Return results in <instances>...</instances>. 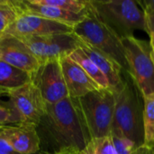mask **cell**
Returning <instances> with one entry per match:
<instances>
[{
  "label": "cell",
  "mask_w": 154,
  "mask_h": 154,
  "mask_svg": "<svg viewBox=\"0 0 154 154\" xmlns=\"http://www.w3.org/2000/svg\"><path fill=\"white\" fill-rule=\"evenodd\" d=\"M23 120L13 104L8 101H0V125L6 126L8 125H20Z\"/></svg>",
  "instance_id": "44dd1931"
},
{
  "label": "cell",
  "mask_w": 154,
  "mask_h": 154,
  "mask_svg": "<svg viewBox=\"0 0 154 154\" xmlns=\"http://www.w3.org/2000/svg\"><path fill=\"white\" fill-rule=\"evenodd\" d=\"M137 4H139L142 6V10H147L154 12V0H143V1H137Z\"/></svg>",
  "instance_id": "484cf974"
},
{
  "label": "cell",
  "mask_w": 154,
  "mask_h": 154,
  "mask_svg": "<svg viewBox=\"0 0 154 154\" xmlns=\"http://www.w3.org/2000/svg\"><path fill=\"white\" fill-rule=\"evenodd\" d=\"M32 75L0 60V88L11 90L32 81Z\"/></svg>",
  "instance_id": "2e32d148"
},
{
  "label": "cell",
  "mask_w": 154,
  "mask_h": 154,
  "mask_svg": "<svg viewBox=\"0 0 154 154\" xmlns=\"http://www.w3.org/2000/svg\"><path fill=\"white\" fill-rule=\"evenodd\" d=\"M128 64V73L143 97L154 94V63L150 43L134 36L121 39Z\"/></svg>",
  "instance_id": "8992f818"
},
{
  "label": "cell",
  "mask_w": 154,
  "mask_h": 154,
  "mask_svg": "<svg viewBox=\"0 0 154 154\" xmlns=\"http://www.w3.org/2000/svg\"><path fill=\"white\" fill-rule=\"evenodd\" d=\"M0 60L33 75L40 61L19 38L3 33L0 35Z\"/></svg>",
  "instance_id": "8fae6325"
},
{
  "label": "cell",
  "mask_w": 154,
  "mask_h": 154,
  "mask_svg": "<svg viewBox=\"0 0 154 154\" xmlns=\"http://www.w3.org/2000/svg\"><path fill=\"white\" fill-rule=\"evenodd\" d=\"M151 56H152V61L154 63V51L152 50V52H151Z\"/></svg>",
  "instance_id": "f546056e"
},
{
  "label": "cell",
  "mask_w": 154,
  "mask_h": 154,
  "mask_svg": "<svg viewBox=\"0 0 154 154\" xmlns=\"http://www.w3.org/2000/svg\"><path fill=\"white\" fill-rule=\"evenodd\" d=\"M125 86L116 94L111 134L132 141L136 148L143 144V98L131 75L125 71Z\"/></svg>",
  "instance_id": "7a4b0ae2"
},
{
  "label": "cell",
  "mask_w": 154,
  "mask_h": 154,
  "mask_svg": "<svg viewBox=\"0 0 154 154\" xmlns=\"http://www.w3.org/2000/svg\"><path fill=\"white\" fill-rule=\"evenodd\" d=\"M69 57L76 63H78L101 88L110 89V85L106 76L97 68V66L85 54V52L81 50L80 47L76 49Z\"/></svg>",
  "instance_id": "e0dca14e"
},
{
  "label": "cell",
  "mask_w": 154,
  "mask_h": 154,
  "mask_svg": "<svg viewBox=\"0 0 154 154\" xmlns=\"http://www.w3.org/2000/svg\"><path fill=\"white\" fill-rule=\"evenodd\" d=\"M111 135L114 140L116 154H133L134 151L136 149L135 144L129 139L121 135Z\"/></svg>",
  "instance_id": "603a6c76"
},
{
  "label": "cell",
  "mask_w": 154,
  "mask_h": 154,
  "mask_svg": "<svg viewBox=\"0 0 154 154\" xmlns=\"http://www.w3.org/2000/svg\"><path fill=\"white\" fill-rule=\"evenodd\" d=\"M37 154H51V152H38Z\"/></svg>",
  "instance_id": "4dcf8cb0"
},
{
  "label": "cell",
  "mask_w": 154,
  "mask_h": 154,
  "mask_svg": "<svg viewBox=\"0 0 154 154\" xmlns=\"http://www.w3.org/2000/svg\"><path fill=\"white\" fill-rule=\"evenodd\" d=\"M60 66L69 97L79 98L90 92L102 89L85 70L69 56L60 60Z\"/></svg>",
  "instance_id": "7c38bea8"
},
{
  "label": "cell",
  "mask_w": 154,
  "mask_h": 154,
  "mask_svg": "<svg viewBox=\"0 0 154 154\" xmlns=\"http://www.w3.org/2000/svg\"><path fill=\"white\" fill-rule=\"evenodd\" d=\"M3 95H5V91L2 88H0V97L3 96Z\"/></svg>",
  "instance_id": "f1b7e54d"
},
{
  "label": "cell",
  "mask_w": 154,
  "mask_h": 154,
  "mask_svg": "<svg viewBox=\"0 0 154 154\" xmlns=\"http://www.w3.org/2000/svg\"><path fill=\"white\" fill-rule=\"evenodd\" d=\"M3 127H5V126H4V125H0V128H3Z\"/></svg>",
  "instance_id": "1f68e13d"
},
{
  "label": "cell",
  "mask_w": 154,
  "mask_h": 154,
  "mask_svg": "<svg viewBox=\"0 0 154 154\" xmlns=\"http://www.w3.org/2000/svg\"><path fill=\"white\" fill-rule=\"evenodd\" d=\"M133 154H154V148H149L144 145H142L136 148Z\"/></svg>",
  "instance_id": "4316f807"
},
{
  "label": "cell",
  "mask_w": 154,
  "mask_h": 154,
  "mask_svg": "<svg viewBox=\"0 0 154 154\" xmlns=\"http://www.w3.org/2000/svg\"><path fill=\"white\" fill-rule=\"evenodd\" d=\"M5 96L20 115L22 125L38 127L46 114L47 104L32 81L18 88L6 90Z\"/></svg>",
  "instance_id": "ba28073f"
},
{
  "label": "cell",
  "mask_w": 154,
  "mask_h": 154,
  "mask_svg": "<svg viewBox=\"0 0 154 154\" xmlns=\"http://www.w3.org/2000/svg\"><path fill=\"white\" fill-rule=\"evenodd\" d=\"M90 4L97 16L121 39L134 36L135 31L147 33L144 13L136 1L90 0Z\"/></svg>",
  "instance_id": "3957f363"
},
{
  "label": "cell",
  "mask_w": 154,
  "mask_h": 154,
  "mask_svg": "<svg viewBox=\"0 0 154 154\" xmlns=\"http://www.w3.org/2000/svg\"><path fill=\"white\" fill-rule=\"evenodd\" d=\"M38 126L46 132L54 152L83 151L92 140L78 98H67L47 105L46 114Z\"/></svg>",
  "instance_id": "6da1fadb"
},
{
  "label": "cell",
  "mask_w": 154,
  "mask_h": 154,
  "mask_svg": "<svg viewBox=\"0 0 154 154\" xmlns=\"http://www.w3.org/2000/svg\"><path fill=\"white\" fill-rule=\"evenodd\" d=\"M20 14V0L17 8L4 7L0 8V35L3 34L8 26L15 20L16 16Z\"/></svg>",
  "instance_id": "7402d4cb"
},
{
  "label": "cell",
  "mask_w": 154,
  "mask_h": 154,
  "mask_svg": "<svg viewBox=\"0 0 154 154\" xmlns=\"http://www.w3.org/2000/svg\"><path fill=\"white\" fill-rule=\"evenodd\" d=\"M152 51H154V50H152Z\"/></svg>",
  "instance_id": "d6a6232c"
},
{
  "label": "cell",
  "mask_w": 154,
  "mask_h": 154,
  "mask_svg": "<svg viewBox=\"0 0 154 154\" xmlns=\"http://www.w3.org/2000/svg\"><path fill=\"white\" fill-rule=\"evenodd\" d=\"M91 139L111 134L116 94L110 89H98L78 98Z\"/></svg>",
  "instance_id": "5b68a950"
},
{
  "label": "cell",
  "mask_w": 154,
  "mask_h": 154,
  "mask_svg": "<svg viewBox=\"0 0 154 154\" xmlns=\"http://www.w3.org/2000/svg\"><path fill=\"white\" fill-rule=\"evenodd\" d=\"M80 152H76V151H62V152H58L51 154H79Z\"/></svg>",
  "instance_id": "83f0119b"
},
{
  "label": "cell",
  "mask_w": 154,
  "mask_h": 154,
  "mask_svg": "<svg viewBox=\"0 0 154 154\" xmlns=\"http://www.w3.org/2000/svg\"><path fill=\"white\" fill-rule=\"evenodd\" d=\"M69 32H72V28L68 25L37 15L20 13L4 33L22 39L32 36Z\"/></svg>",
  "instance_id": "30bf717a"
},
{
  "label": "cell",
  "mask_w": 154,
  "mask_h": 154,
  "mask_svg": "<svg viewBox=\"0 0 154 154\" xmlns=\"http://www.w3.org/2000/svg\"><path fill=\"white\" fill-rule=\"evenodd\" d=\"M143 13L145 15L147 34L150 36V46L152 50H154V12L144 10Z\"/></svg>",
  "instance_id": "cb8c5ba5"
},
{
  "label": "cell",
  "mask_w": 154,
  "mask_h": 154,
  "mask_svg": "<svg viewBox=\"0 0 154 154\" xmlns=\"http://www.w3.org/2000/svg\"><path fill=\"white\" fill-rule=\"evenodd\" d=\"M41 64L60 60L79 47L80 41L73 33H56L21 39Z\"/></svg>",
  "instance_id": "52a82bcc"
},
{
  "label": "cell",
  "mask_w": 154,
  "mask_h": 154,
  "mask_svg": "<svg viewBox=\"0 0 154 154\" xmlns=\"http://www.w3.org/2000/svg\"><path fill=\"white\" fill-rule=\"evenodd\" d=\"M79 154H116L112 135L92 139Z\"/></svg>",
  "instance_id": "ffe728a7"
},
{
  "label": "cell",
  "mask_w": 154,
  "mask_h": 154,
  "mask_svg": "<svg viewBox=\"0 0 154 154\" xmlns=\"http://www.w3.org/2000/svg\"><path fill=\"white\" fill-rule=\"evenodd\" d=\"M143 144L154 148V94L143 97Z\"/></svg>",
  "instance_id": "ac0fdd59"
},
{
  "label": "cell",
  "mask_w": 154,
  "mask_h": 154,
  "mask_svg": "<svg viewBox=\"0 0 154 154\" xmlns=\"http://www.w3.org/2000/svg\"><path fill=\"white\" fill-rule=\"evenodd\" d=\"M79 47L106 76L109 82L110 89L115 94L119 93L124 88L125 82V71L120 67V65L106 53L89 46L87 43L80 42Z\"/></svg>",
  "instance_id": "5bb4252c"
},
{
  "label": "cell",
  "mask_w": 154,
  "mask_h": 154,
  "mask_svg": "<svg viewBox=\"0 0 154 154\" xmlns=\"http://www.w3.org/2000/svg\"><path fill=\"white\" fill-rule=\"evenodd\" d=\"M72 32L80 42L106 53L128 72V64L121 38L97 16L93 8L80 23L73 27Z\"/></svg>",
  "instance_id": "277c9868"
},
{
  "label": "cell",
  "mask_w": 154,
  "mask_h": 154,
  "mask_svg": "<svg viewBox=\"0 0 154 154\" xmlns=\"http://www.w3.org/2000/svg\"><path fill=\"white\" fill-rule=\"evenodd\" d=\"M20 13H26L37 15L48 20H51L73 29V27L80 23L88 14H76L62 10L59 7H54L45 5H38L32 3L31 0H20ZM92 9V8H91Z\"/></svg>",
  "instance_id": "9a60e30c"
},
{
  "label": "cell",
  "mask_w": 154,
  "mask_h": 154,
  "mask_svg": "<svg viewBox=\"0 0 154 154\" xmlns=\"http://www.w3.org/2000/svg\"><path fill=\"white\" fill-rule=\"evenodd\" d=\"M34 4L59 7L62 10L76 14H88L91 11L90 0H31Z\"/></svg>",
  "instance_id": "d6986e66"
},
{
  "label": "cell",
  "mask_w": 154,
  "mask_h": 154,
  "mask_svg": "<svg viewBox=\"0 0 154 154\" xmlns=\"http://www.w3.org/2000/svg\"><path fill=\"white\" fill-rule=\"evenodd\" d=\"M32 81L40 90L47 105L56 104L69 97L60 60H51L41 64L32 75Z\"/></svg>",
  "instance_id": "9c48e42d"
},
{
  "label": "cell",
  "mask_w": 154,
  "mask_h": 154,
  "mask_svg": "<svg viewBox=\"0 0 154 154\" xmlns=\"http://www.w3.org/2000/svg\"><path fill=\"white\" fill-rule=\"evenodd\" d=\"M3 128H0V154H17L5 139L3 134Z\"/></svg>",
  "instance_id": "d4e9b609"
},
{
  "label": "cell",
  "mask_w": 154,
  "mask_h": 154,
  "mask_svg": "<svg viewBox=\"0 0 154 154\" xmlns=\"http://www.w3.org/2000/svg\"><path fill=\"white\" fill-rule=\"evenodd\" d=\"M3 134L17 154H37L41 152V138L37 127L30 125H6Z\"/></svg>",
  "instance_id": "4fadbf2b"
}]
</instances>
